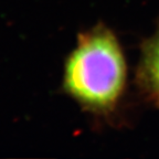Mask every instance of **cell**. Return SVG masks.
<instances>
[{"label":"cell","mask_w":159,"mask_h":159,"mask_svg":"<svg viewBox=\"0 0 159 159\" xmlns=\"http://www.w3.org/2000/svg\"><path fill=\"white\" fill-rule=\"evenodd\" d=\"M137 82L146 97L159 107V32L143 45Z\"/></svg>","instance_id":"cell-2"},{"label":"cell","mask_w":159,"mask_h":159,"mask_svg":"<svg viewBox=\"0 0 159 159\" xmlns=\"http://www.w3.org/2000/svg\"><path fill=\"white\" fill-rule=\"evenodd\" d=\"M127 63L112 30L97 25L80 33L63 66L62 89L86 112L112 114L126 89Z\"/></svg>","instance_id":"cell-1"}]
</instances>
